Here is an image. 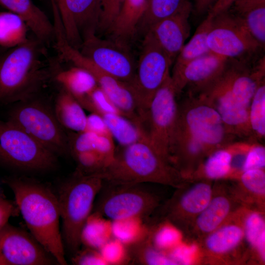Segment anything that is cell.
Here are the masks:
<instances>
[{"label":"cell","mask_w":265,"mask_h":265,"mask_svg":"<svg viewBox=\"0 0 265 265\" xmlns=\"http://www.w3.org/2000/svg\"><path fill=\"white\" fill-rule=\"evenodd\" d=\"M115 150L110 163L98 174L111 184L155 183L181 186L187 180L144 138Z\"/></svg>","instance_id":"3"},{"label":"cell","mask_w":265,"mask_h":265,"mask_svg":"<svg viewBox=\"0 0 265 265\" xmlns=\"http://www.w3.org/2000/svg\"><path fill=\"white\" fill-rule=\"evenodd\" d=\"M58 264L29 233L7 224L0 231V265Z\"/></svg>","instance_id":"17"},{"label":"cell","mask_w":265,"mask_h":265,"mask_svg":"<svg viewBox=\"0 0 265 265\" xmlns=\"http://www.w3.org/2000/svg\"><path fill=\"white\" fill-rule=\"evenodd\" d=\"M130 263L143 265H176L168 255L153 245L150 229L147 235L136 243L128 246Z\"/></svg>","instance_id":"32"},{"label":"cell","mask_w":265,"mask_h":265,"mask_svg":"<svg viewBox=\"0 0 265 265\" xmlns=\"http://www.w3.org/2000/svg\"><path fill=\"white\" fill-rule=\"evenodd\" d=\"M219 113L230 132L241 140L250 141L249 109L232 96L220 75L199 94Z\"/></svg>","instance_id":"18"},{"label":"cell","mask_w":265,"mask_h":265,"mask_svg":"<svg viewBox=\"0 0 265 265\" xmlns=\"http://www.w3.org/2000/svg\"><path fill=\"white\" fill-rule=\"evenodd\" d=\"M0 4L19 16L35 38L45 45L54 40L53 24L32 0H0Z\"/></svg>","instance_id":"23"},{"label":"cell","mask_w":265,"mask_h":265,"mask_svg":"<svg viewBox=\"0 0 265 265\" xmlns=\"http://www.w3.org/2000/svg\"><path fill=\"white\" fill-rule=\"evenodd\" d=\"M140 217H131L111 221L113 237L126 246L136 243L149 233L150 225Z\"/></svg>","instance_id":"34"},{"label":"cell","mask_w":265,"mask_h":265,"mask_svg":"<svg viewBox=\"0 0 265 265\" xmlns=\"http://www.w3.org/2000/svg\"><path fill=\"white\" fill-rule=\"evenodd\" d=\"M7 49H5L0 47V54H1L4 51H5Z\"/></svg>","instance_id":"51"},{"label":"cell","mask_w":265,"mask_h":265,"mask_svg":"<svg viewBox=\"0 0 265 265\" xmlns=\"http://www.w3.org/2000/svg\"><path fill=\"white\" fill-rule=\"evenodd\" d=\"M235 196L246 208L265 212V169H250L228 179Z\"/></svg>","instance_id":"22"},{"label":"cell","mask_w":265,"mask_h":265,"mask_svg":"<svg viewBox=\"0 0 265 265\" xmlns=\"http://www.w3.org/2000/svg\"><path fill=\"white\" fill-rule=\"evenodd\" d=\"M54 78L62 88L74 96L81 106L88 95L98 86L90 73L76 66L56 72Z\"/></svg>","instance_id":"27"},{"label":"cell","mask_w":265,"mask_h":265,"mask_svg":"<svg viewBox=\"0 0 265 265\" xmlns=\"http://www.w3.org/2000/svg\"><path fill=\"white\" fill-rule=\"evenodd\" d=\"M85 131L99 135H111L103 117L95 113L87 116Z\"/></svg>","instance_id":"45"},{"label":"cell","mask_w":265,"mask_h":265,"mask_svg":"<svg viewBox=\"0 0 265 265\" xmlns=\"http://www.w3.org/2000/svg\"><path fill=\"white\" fill-rule=\"evenodd\" d=\"M107 265H122L130 264L127 247L113 237L99 250Z\"/></svg>","instance_id":"40"},{"label":"cell","mask_w":265,"mask_h":265,"mask_svg":"<svg viewBox=\"0 0 265 265\" xmlns=\"http://www.w3.org/2000/svg\"><path fill=\"white\" fill-rule=\"evenodd\" d=\"M232 154L229 146L217 149L202 161L189 179L214 181L229 179L231 175Z\"/></svg>","instance_id":"28"},{"label":"cell","mask_w":265,"mask_h":265,"mask_svg":"<svg viewBox=\"0 0 265 265\" xmlns=\"http://www.w3.org/2000/svg\"><path fill=\"white\" fill-rule=\"evenodd\" d=\"M265 147L261 142H251L242 169L244 171L254 169H265Z\"/></svg>","instance_id":"43"},{"label":"cell","mask_w":265,"mask_h":265,"mask_svg":"<svg viewBox=\"0 0 265 265\" xmlns=\"http://www.w3.org/2000/svg\"><path fill=\"white\" fill-rule=\"evenodd\" d=\"M216 0H193L192 12L197 15L208 12Z\"/></svg>","instance_id":"49"},{"label":"cell","mask_w":265,"mask_h":265,"mask_svg":"<svg viewBox=\"0 0 265 265\" xmlns=\"http://www.w3.org/2000/svg\"><path fill=\"white\" fill-rule=\"evenodd\" d=\"M0 160L29 171L52 169L56 156L46 149L20 127L0 119Z\"/></svg>","instance_id":"11"},{"label":"cell","mask_w":265,"mask_h":265,"mask_svg":"<svg viewBox=\"0 0 265 265\" xmlns=\"http://www.w3.org/2000/svg\"><path fill=\"white\" fill-rule=\"evenodd\" d=\"M3 182L13 191L30 233L58 265H67L57 196L45 186L28 179L8 177Z\"/></svg>","instance_id":"1"},{"label":"cell","mask_w":265,"mask_h":265,"mask_svg":"<svg viewBox=\"0 0 265 265\" xmlns=\"http://www.w3.org/2000/svg\"><path fill=\"white\" fill-rule=\"evenodd\" d=\"M212 18L213 17L208 13L192 37L184 45L174 62L172 73L179 71L189 62L211 52L207 37Z\"/></svg>","instance_id":"29"},{"label":"cell","mask_w":265,"mask_h":265,"mask_svg":"<svg viewBox=\"0 0 265 265\" xmlns=\"http://www.w3.org/2000/svg\"><path fill=\"white\" fill-rule=\"evenodd\" d=\"M243 224L246 242L253 263H265V212L244 207Z\"/></svg>","instance_id":"25"},{"label":"cell","mask_w":265,"mask_h":265,"mask_svg":"<svg viewBox=\"0 0 265 265\" xmlns=\"http://www.w3.org/2000/svg\"><path fill=\"white\" fill-rule=\"evenodd\" d=\"M82 107L91 113H95L100 115L113 113L125 116L98 85L88 95Z\"/></svg>","instance_id":"39"},{"label":"cell","mask_w":265,"mask_h":265,"mask_svg":"<svg viewBox=\"0 0 265 265\" xmlns=\"http://www.w3.org/2000/svg\"><path fill=\"white\" fill-rule=\"evenodd\" d=\"M58 8L60 16H61L64 11V0H55Z\"/></svg>","instance_id":"50"},{"label":"cell","mask_w":265,"mask_h":265,"mask_svg":"<svg viewBox=\"0 0 265 265\" xmlns=\"http://www.w3.org/2000/svg\"><path fill=\"white\" fill-rule=\"evenodd\" d=\"M78 50L103 71L128 83L132 81L137 63L126 44L94 34L84 39Z\"/></svg>","instance_id":"15"},{"label":"cell","mask_w":265,"mask_h":265,"mask_svg":"<svg viewBox=\"0 0 265 265\" xmlns=\"http://www.w3.org/2000/svg\"><path fill=\"white\" fill-rule=\"evenodd\" d=\"M102 116L111 134L120 146H125L144 138L141 128L125 116L106 113Z\"/></svg>","instance_id":"33"},{"label":"cell","mask_w":265,"mask_h":265,"mask_svg":"<svg viewBox=\"0 0 265 265\" xmlns=\"http://www.w3.org/2000/svg\"><path fill=\"white\" fill-rule=\"evenodd\" d=\"M235 0H216L208 13L214 17L230 10Z\"/></svg>","instance_id":"48"},{"label":"cell","mask_w":265,"mask_h":265,"mask_svg":"<svg viewBox=\"0 0 265 265\" xmlns=\"http://www.w3.org/2000/svg\"><path fill=\"white\" fill-rule=\"evenodd\" d=\"M44 43L28 39L0 54V103L29 99L50 78Z\"/></svg>","instance_id":"2"},{"label":"cell","mask_w":265,"mask_h":265,"mask_svg":"<svg viewBox=\"0 0 265 265\" xmlns=\"http://www.w3.org/2000/svg\"><path fill=\"white\" fill-rule=\"evenodd\" d=\"M53 111L58 122L64 129L75 132L85 131L87 115L84 108L63 88L56 97Z\"/></svg>","instance_id":"26"},{"label":"cell","mask_w":265,"mask_h":265,"mask_svg":"<svg viewBox=\"0 0 265 265\" xmlns=\"http://www.w3.org/2000/svg\"><path fill=\"white\" fill-rule=\"evenodd\" d=\"M29 29L25 22L10 11L0 12V47L9 49L24 43Z\"/></svg>","instance_id":"31"},{"label":"cell","mask_w":265,"mask_h":265,"mask_svg":"<svg viewBox=\"0 0 265 265\" xmlns=\"http://www.w3.org/2000/svg\"><path fill=\"white\" fill-rule=\"evenodd\" d=\"M19 212L17 206L0 194V231L8 224L9 219Z\"/></svg>","instance_id":"46"},{"label":"cell","mask_w":265,"mask_h":265,"mask_svg":"<svg viewBox=\"0 0 265 265\" xmlns=\"http://www.w3.org/2000/svg\"><path fill=\"white\" fill-rule=\"evenodd\" d=\"M242 207L228 179L213 181L212 193L209 203L196 217L185 238L197 244Z\"/></svg>","instance_id":"16"},{"label":"cell","mask_w":265,"mask_h":265,"mask_svg":"<svg viewBox=\"0 0 265 265\" xmlns=\"http://www.w3.org/2000/svg\"><path fill=\"white\" fill-rule=\"evenodd\" d=\"M167 254L176 265H192L196 262V257L198 260V246L195 242L188 243L182 241Z\"/></svg>","instance_id":"41"},{"label":"cell","mask_w":265,"mask_h":265,"mask_svg":"<svg viewBox=\"0 0 265 265\" xmlns=\"http://www.w3.org/2000/svg\"><path fill=\"white\" fill-rule=\"evenodd\" d=\"M263 4H265V0H235L232 6L234 14L240 15L250 9Z\"/></svg>","instance_id":"47"},{"label":"cell","mask_w":265,"mask_h":265,"mask_svg":"<svg viewBox=\"0 0 265 265\" xmlns=\"http://www.w3.org/2000/svg\"><path fill=\"white\" fill-rule=\"evenodd\" d=\"M172 64L152 34L147 32L134 77L129 83L136 96L141 118L156 92L171 75L170 68Z\"/></svg>","instance_id":"12"},{"label":"cell","mask_w":265,"mask_h":265,"mask_svg":"<svg viewBox=\"0 0 265 265\" xmlns=\"http://www.w3.org/2000/svg\"><path fill=\"white\" fill-rule=\"evenodd\" d=\"M236 15L242 19L252 36L265 48V4L259 5Z\"/></svg>","instance_id":"38"},{"label":"cell","mask_w":265,"mask_h":265,"mask_svg":"<svg viewBox=\"0 0 265 265\" xmlns=\"http://www.w3.org/2000/svg\"><path fill=\"white\" fill-rule=\"evenodd\" d=\"M60 16L69 43L79 49L82 41L97 32L101 13V0H64Z\"/></svg>","instance_id":"19"},{"label":"cell","mask_w":265,"mask_h":265,"mask_svg":"<svg viewBox=\"0 0 265 265\" xmlns=\"http://www.w3.org/2000/svg\"><path fill=\"white\" fill-rule=\"evenodd\" d=\"M207 42L212 52L228 59H253L264 49L230 11L213 17Z\"/></svg>","instance_id":"13"},{"label":"cell","mask_w":265,"mask_h":265,"mask_svg":"<svg viewBox=\"0 0 265 265\" xmlns=\"http://www.w3.org/2000/svg\"><path fill=\"white\" fill-rule=\"evenodd\" d=\"M113 238L111 220L92 211L81 230L80 240L84 247L97 250Z\"/></svg>","instance_id":"30"},{"label":"cell","mask_w":265,"mask_h":265,"mask_svg":"<svg viewBox=\"0 0 265 265\" xmlns=\"http://www.w3.org/2000/svg\"><path fill=\"white\" fill-rule=\"evenodd\" d=\"M148 0H124L109 33L115 40L126 44L136 32Z\"/></svg>","instance_id":"24"},{"label":"cell","mask_w":265,"mask_h":265,"mask_svg":"<svg viewBox=\"0 0 265 265\" xmlns=\"http://www.w3.org/2000/svg\"><path fill=\"white\" fill-rule=\"evenodd\" d=\"M177 124L200 141L209 154L236 141L218 112L198 95L178 103Z\"/></svg>","instance_id":"5"},{"label":"cell","mask_w":265,"mask_h":265,"mask_svg":"<svg viewBox=\"0 0 265 265\" xmlns=\"http://www.w3.org/2000/svg\"><path fill=\"white\" fill-rule=\"evenodd\" d=\"M244 207L197 244L198 261L207 265H237L250 263L243 224Z\"/></svg>","instance_id":"8"},{"label":"cell","mask_w":265,"mask_h":265,"mask_svg":"<svg viewBox=\"0 0 265 265\" xmlns=\"http://www.w3.org/2000/svg\"><path fill=\"white\" fill-rule=\"evenodd\" d=\"M104 185L97 175H82L75 172L61 187L58 195L62 238L73 254L81 245L82 228L91 213L94 201Z\"/></svg>","instance_id":"4"},{"label":"cell","mask_w":265,"mask_h":265,"mask_svg":"<svg viewBox=\"0 0 265 265\" xmlns=\"http://www.w3.org/2000/svg\"><path fill=\"white\" fill-rule=\"evenodd\" d=\"M107 183L93 211L111 221L131 217L145 219L161 204L160 196L142 184Z\"/></svg>","instance_id":"10"},{"label":"cell","mask_w":265,"mask_h":265,"mask_svg":"<svg viewBox=\"0 0 265 265\" xmlns=\"http://www.w3.org/2000/svg\"><path fill=\"white\" fill-rule=\"evenodd\" d=\"M186 0H148L146 11L136 29L145 35L159 21L175 13Z\"/></svg>","instance_id":"36"},{"label":"cell","mask_w":265,"mask_h":265,"mask_svg":"<svg viewBox=\"0 0 265 265\" xmlns=\"http://www.w3.org/2000/svg\"><path fill=\"white\" fill-rule=\"evenodd\" d=\"M151 241L158 250L167 253L182 241L183 235L174 225L168 221L158 219L150 225Z\"/></svg>","instance_id":"37"},{"label":"cell","mask_w":265,"mask_h":265,"mask_svg":"<svg viewBox=\"0 0 265 265\" xmlns=\"http://www.w3.org/2000/svg\"><path fill=\"white\" fill-rule=\"evenodd\" d=\"M31 99L18 102L10 110L8 120L55 156L69 152L68 136L53 111L41 101Z\"/></svg>","instance_id":"7"},{"label":"cell","mask_w":265,"mask_h":265,"mask_svg":"<svg viewBox=\"0 0 265 265\" xmlns=\"http://www.w3.org/2000/svg\"><path fill=\"white\" fill-rule=\"evenodd\" d=\"M80 249L74 254L72 259L74 265H107L99 250L84 247Z\"/></svg>","instance_id":"44"},{"label":"cell","mask_w":265,"mask_h":265,"mask_svg":"<svg viewBox=\"0 0 265 265\" xmlns=\"http://www.w3.org/2000/svg\"><path fill=\"white\" fill-rule=\"evenodd\" d=\"M249 122L251 134L250 142H259L265 137V81L259 85L249 109Z\"/></svg>","instance_id":"35"},{"label":"cell","mask_w":265,"mask_h":265,"mask_svg":"<svg viewBox=\"0 0 265 265\" xmlns=\"http://www.w3.org/2000/svg\"><path fill=\"white\" fill-rule=\"evenodd\" d=\"M228 60L211 51L172 73L171 79L177 95L185 89L187 94H199L220 75Z\"/></svg>","instance_id":"20"},{"label":"cell","mask_w":265,"mask_h":265,"mask_svg":"<svg viewBox=\"0 0 265 265\" xmlns=\"http://www.w3.org/2000/svg\"><path fill=\"white\" fill-rule=\"evenodd\" d=\"M213 181L188 179L175 188L172 195L158 209L159 219L169 221L182 234L184 238L199 214L209 203L212 193Z\"/></svg>","instance_id":"14"},{"label":"cell","mask_w":265,"mask_h":265,"mask_svg":"<svg viewBox=\"0 0 265 265\" xmlns=\"http://www.w3.org/2000/svg\"><path fill=\"white\" fill-rule=\"evenodd\" d=\"M124 0H101V13L97 31L109 32Z\"/></svg>","instance_id":"42"},{"label":"cell","mask_w":265,"mask_h":265,"mask_svg":"<svg viewBox=\"0 0 265 265\" xmlns=\"http://www.w3.org/2000/svg\"><path fill=\"white\" fill-rule=\"evenodd\" d=\"M177 95L170 75L153 96L141 124L144 138L172 163L171 148L178 114Z\"/></svg>","instance_id":"9"},{"label":"cell","mask_w":265,"mask_h":265,"mask_svg":"<svg viewBox=\"0 0 265 265\" xmlns=\"http://www.w3.org/2000/svg\"><path fill=\"white\" fill-rule=\"evenodd\" d=\"M192 12V2L190 0H186L175 13L155 24L148 31L165 52L172 63L189 36V18Z\"/></svg>","instance_id":"21"},{"label":"cell","mask_w":265,"mask_h":265,"mask_svg":"<svg viewBox=\"0 0 265 265\" xmlns=\"http://www.w3.org/2000/svg\"></svg>","instance_id":"52"},{"label":"cell","mask_w":265,"mask_h":265,"mask_svg":"<svg viewBox=\"0 0 265 265\" xmlns=\"http://www.w3.org/2000/svg\"><path fill=\"white\" fill-rule=\"evenodd\" d=\"M54 47L61 58L90 73L98 85L105 92L125 117L137 125L141 116L137 100L129 83L120 80L97 67L68 42L63 30H55Z\"/></svg>","instance_id":"6"}]
</instances>
